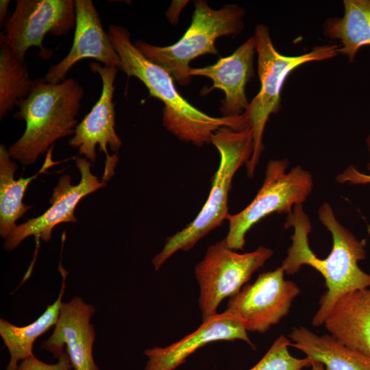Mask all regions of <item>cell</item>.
Returning a JSON list of instances; mask_svg holds the SVG:
<instances>
[{"label": "cell", "mask_w": 370, "mask_h": 370, "mask_svg": "<svg viewBox=\"0 0 370 370\" xmlns=\"http://www.w3.org/2000/svg\"><path fill=\"white\" fill-rule=\"evenodd\" d=\"M320 221L330 232L332 248L324 259L318 258L310 249L308 235L312 230L310 221L302 204L294 206L288 214L284 227H293L292 245L282 268L287 275L297 273L303 265H308L321 273L328 290L319 300V308L312 323H324L336 300L349 291L370 287V274L363 271L358 262L366 258L365 241H360L336 218L331 206L323 204L318 210Z\"/></svg>", "instance_id": "1"}, {"label": "cell", "mask_w": 370, "mask_h": 370, "mask_svg": "<svg viewBox=\"0 0 370 370\" xmlns=\"http://www.w3.org/2000/svg\"><path fill=\"white\" fill-rule=\"evenodd\" d=\"M108 34L120 58L121 70L127 77L141 81L151 97L163 102V125L180 140L201 147L211 143L212 135L221 127L243 130L250 127L245 112L236 116L216 118L192 106L177 92L171 75L137 49L125 27L110 25Z\"/></svg>", "instance_id": "2"}, {"label": "cell", "mask_w": 370, "mask_h": 370, "mask_svg": "<svg viewBox=\"0 0 370 370\" xmlns=\"http://www.w3.org/2000/svg\"><path fill=\"white\" fill-rule=\"evenodd\" d=\"M84 95L82 86L73 78L60 84L34 79L28 96L16 104L14 117L24 120L26 127L8 148L12 158L23 165L33 164L56 140L74 134Z\"/></svg>", "instance_id": "3"}, {"label": "cell", "mask_w": 370, "mask_h": 370, "mask_svg": "<svg viewBox=\"0 0 370 370\" xmlns=\"http://www.w3.org/2000/svg\"><path fill=\"white\" fill-rule=\"evenodd\" d=\"M211 143L219 151L220 162L213 176L208 197L193 221L166 238L162 249L152 259L156 271L177 251L191 249L230 215L227 203L232 180L236 172L246 164L252 156V131L250 127L243 130L223 127L214 133Z\"/></svg>", "instance_id": "4"}, {"label": "cell", "mask_w": 370, "mask_h": 370, "mask_svg": "<svg viewBox=\"0 0 370 370\" xmlns=\"http://www.w3.org/2000/svg\"><path fill=\"white\" fill-rule=\"evenodd\" d=\"M194 5L191 23L175 44L159 47L142 40L134 42L148 60L163 68L181 86L191 81V60L204 54L217 55L216 39L237 36L244 27L245 11L236 4H226L218 10L211 8L204 0L195 1Z\"/></svg>", "instance_id": "5"}, {"label": "cell", "mask_w": 370, "mask_h": 370, "mask_svg": "<svg viewBox=\"0 0 370 370\" xmlns=\"http://www.w3.org/2000/svg\"><path fill=\"white\" fill-rule=\"evenodd\" d=\"M254 37L260 89L245 112L249 120L254 140V151L246 164L247 173L250 178L263 151V133L267 122L271 114L280 110L281 90L287 77L302 64L335 57L339 53L340 47L336 44L316 46L308 53L287 56L276 50L266 25H257Z\"/></svg>", "instance_id": "6"}, {"label": "cell", "mask_w": 370, "mask_h": 370, "mask_svg": "<svg viewBox=\"0 0 370 370\" xmlns=\"http://www.w3.org/2000/svg\"><path fill=\"white\" fill-rule=\"evenodd\" d=\"M288 165L287 159L270 160L262 186L252 201L238 213L229 215L224 238L229 248L243 250L246 234L258 221L273 212L288 214L307 199L313 188L312 175L299 165L287 172Z\"/></svg>", "instance_id": "7"}, {"label": "cell", "mask_w": 370, "mask_h": 370, "mask_svg": "<svg viewBox=\"0 0 370 370\" xmlns=\"http://www.w3.org/2000/svg\"><path fill=\"white\" fill-rule=\"evenodd\" d=\"M273 254L262 245L254 251L238 254L227 246L224 238L210 245L195 267L202 322L217 314L221 302L237 294Z\"/></svg>", "instance_id": "8"}, {"label": "cell", "mask_w": 370, "mask_h": 370, "mask_svg": "<svg viewBox=\"0 0 370 370\" xmlns=\"http://www.w3.org/2000/svg\"><path fill=\"white\" fill-rule=\"evenodd\" d=\"M75 25V0H17L0 39L21 62H25V54L32 47H38L40 56L47 58L52 52L43 46L45 36L65 35Z\"/></svg>", "instance_id": "9"}, {"label": "cell", "mask_w": 370, "mask_h": 370, "mask_svg": "<svg viewBox=\"0 0 370 370\" xmlns=\"http://www.w3.org/2000/svg\"><path fill=\"white\" fill-rule=\"evenodd\" d=\"M282 267L261 273L230 297L226 311L242 321L246 330L264 333L289 312L300 293L296 283L284 278Z\"/></svg>", "instance_id": "10"}, {"label": "cell", "mask_w": 370, "mask_h": 370, "mask_svg": "<svg viewBox=\"0 0 370 370\" xmlns=\"http://www.w3.org/2000/svg\"><path fill=\"white\" fill-rule=\"evenodd\" d=\"M90 71L98 74L102 82V90L98 101L92 106L82 121L76 126L74 136L69 143L77 148L79 154L84 156L91 163L97 158L96 146L99 151L106 154L105 169L103 181H108L114 173L119 160L117 154L110 156L108 146L112 151L116 152L122 141L115 131V103L113 101L115 90L114 81L118 69L115 66L101 65L99 62H92Z\"/></svg>", "instance_id": "11"}, {"label": "cell", "mask_w": 370, "mask_h": 370, "mask_svg": "<svg viewBox=\"0 0 370 370\" xmlns=\"http://www.w3.org/2000/svg\"><path fill=\"white\" fill-rule=\"evenodd\" d=\"M75 160L81 175L79 182L73 185L70 175L61 176L49 199L50 208L40 216L17 225L5 240L3 247L6 251L14 250L30 236H34L37 243L39 239L44 242L49 241L56 225L61 223L77 221L75 209L83 197L106 185V182H100L92 173L91 162L88 160L81 157H76Z\"/></svg>", "instance_id": "12"}, {"label": "cell", "mask_w": 370, "mask_h": 370, "mask_svg": "<svg viewBox=\"0 0 370 370\" xmlns=\"http://www.w3.org/2000/svg\"><path fill=\"white\" fill-rule=\"evenodd\" d=\"M95 312V307L78 296L62 302L53 333L41 348L58 359L66 345L74 370H99L92 353L96 333L91 319Z\"/></svg>", "instance_id": "13"}, {"label": "cell", "mask_w": 370, "mask_h": 370, "mask_svg": "<svg viewBox=\"0 0 370 370\" xmlns=\"http://www.w3.org/2000/svg\"><path fill=\"white\" fill-rule=\"evenodd\" d=\"M76 25L73 45L68 54L50 66L43 80L60 84L69 71L79 61L92 58L104 66L121 70L120 58L108 32L103 28L99 15L91 0H75Z\"/></svg>", "instance_id": "14"}, {"label": "cell", "mask_w": 370, "mask_h": 370, "mask_svg": "<svg viewBox=\"0 0 370 370\" xmlns=\"http://www.w3.org/2000/svg\"><path fill=\"white\" fill-rule=\"evenodd\" d=\"M241 320L226 310L217 314L193 332L166 347L146 349L148 358L143 370H174L186 358L206 344L218 341L242 340L254 347Z\"/></svg>", "instance_id": "15"}, {"label": "cell", "mask_w": 370, "mask_h": 370, "mask_svg": "<svg viewBox=\"0 0 370 370\" xmlns=\"http://www.w3.org/2000/svg\"><path fill=\"white\" fill-rule=\"evenodd\" d=\"M255 52L256 43L253 36L232 55L220 58L215 64L203 68H191L189 71L191 77L204 76L212 81V86L205 90L206 94L214 88L225 92V97L220 108L223 116H239L249 107L245 86L253 75Z\"/></svg>", "instance_id": "16"}, {"label": "cell", "mask_w": 370, "mask_h": 370, "mask_svg": "<svg viewBox=\"0 0 370 370\" xmlns=\"http://www.w3.org/2000/svg\"><path fill=\"white\" fill-rule=\"evenodd\" d=\"M323 324L338 341L370 357V287L341 296Z\"/></svg>", "instance_id": "17"}, {"label": "cell", "mask_w": 370, "mask_h": 370, "mask_svg": "<svg viewBox=\"0 0 370 370\" xmlns=\"http://www.w3.org/2000/svg\"><path fill=\"white\" fill-rule=\"evenodd\" d=\"M54 145L47 151L45 162L34 175L14 180L17 164L12 161L5 145H0V235L5 240L16 227V221L23 217L32 206L23 203V198L29 184L40 174L62 161L52 160Z\"/></svg>", "instance_id": "18"}, {"label": "cell", "mask_w": 370, "mask_h": 370, "mask_svg": "<svg viewBox=\"0 0 370 370\" xmlns=\"http://www.w3.org/2000/svg\"><path fill=\"white\" fill-rule=\"evenodd\" d=\"M60 271L62 282L59 295L37 319L27 325L17 326L0 319V336L10 355L5 370H17L21 362L34 355L33 346L36 340L56 324L63 302L67 275L62 267H60Z\"/></svg>", "instance_id": "19"}, {"label": "cell", "mask_w": 370, "mask_h": 370, "mask_svg": "<svg viewBox=\"0 0 370 370\" xmlns=\"http://www.w3.org/2000/svg\"><path fill=\"white\" fill-rule=\"evenodd\" d=\"M289 337L294 342L291 346L323 363L325 370H370V357L347 347L330 334L319 336L300 327L294 328Z\"/></svg>", "instance_id": "20"}, {"label": "cell", "mask_w": 370, "mask_h": 370, "mask_svg": "<svg viewBox=\"0 0 370 370\" xmlns=\"http://www.w3.org/2000/svg\"><path fill=\"white\" fill-rule=\"evenodd\" d=\"M342 17H330L323 25L325 36L340 41L339 53L352 62L358 49L370 45V0H344Z\"/></svg>", "instance_id": "21"}, {"label": "cell", "mask_w": 370, "mask_h": 370, "mask_svg": "<svg viewBox=\"0 0 370 370\" xmlns=\"http://www.w3.org/2000/svg\"><path fill=\"white\" fill-rule=\"evenodd\" d=\"M34 84L25 62L17 59L6 43L0 39V119H3L26 98Z\"/></svg>", "instance_id": "22"}, {"label": "cell", "mask_w": 370, "mask_h": 370, "mask_svg": "<svg viewBox=\"0 0 370 370\" xmlns=\"http://www.w3.org/2000/svg\"><path fill=\"white\" fill-rule=\"evenodd\" d=\"M291 342L284 336H280L261 360L249 370H301L311 367L314 360L293 357L288 352Z\"/></svg>", "instance_id": "23"}, {"label": "cell", "mask_w": 370, "mask_h": 370, "mask_svg": "<svg viewBox=\"0 0 370 370\" xmlns=\"http://www.w3.org/2000/svg\"><path fill=\"white\" fill-rule=\"evenodd\" d=\"M73 369L70 358L64 352L54 364H47L34 355L20 362L17 370H71Z\"/></svg>", "instance_id": "24"}, {"label": "cell", "mask_w": 370, "mask_h": 370, "mask_svg": "<svg viewBox=\"0 0 370 370\" xmlns=\"http://www.w3.org/2000/svg\"><path fill=\"white\" fill-rule=\"evenodd\" d=\"M336 180L340 184L364 185L370 184V175L360 172L356 167L352 165L338 174Z\"/></svg>", "instance_id": "25"}, {"label": "cell", "mask_w": 370, "mask_h": 370, "mask_svg": "<svg viewBox=\"0 0 370 370\" xmlns=\"http://www.w3.org/2000/svg\"><path fill=\"white\" fill-rule=\"evenodd\" d=\"M188 2V1H173L172 2L166 13L168 20L172 24H176L178 22L180 13Z\"/></svg>", "instance_id": "26"}, {"label": "cell", "mask_w": 370, "mask_h": 370, "mask_svg": "<svg viewBox=\"0 0 370 370\" xmlns=\"http://www.w3.org/2000/svg\"><path fill=\"white\" fill-rule=\"evenodd\" d=\"M10 3V0L0 1V26L5 25V18L7 15L8 5Z\"/></svg>", "instance_id": "27"}, {"label": "cell", "mask_w": 370, "mask_h": 370, "mask_svg": "<svg viewBox=\"0 0 370 370\" xmlns=\"http://www.w3.org/2000/svg\"><path fill=\"white\" fill-rule=\"evenodd\" d=\"M312 369L311 370H325L324 368V365L323 363L319 361H314L313 362L312 365Z\"/></svg>", "instance_id": "28"}, {"label": "cell", "mask_w": 370, "mask_h": 370, "mask_svg": "<svg viewBox=\"0 0 370 370\" xmlns=\"http://www.w3.org/2000/svg\"><path fill=\"white\" fill-rule=\"evenodd\" d=\"M366 144H367V149H368V151H369V160H368V162L367 164V170L369 171H370V132H369L368 136L367 137Z\"/></svg>", "instance_id": "29"}]
</instances>
